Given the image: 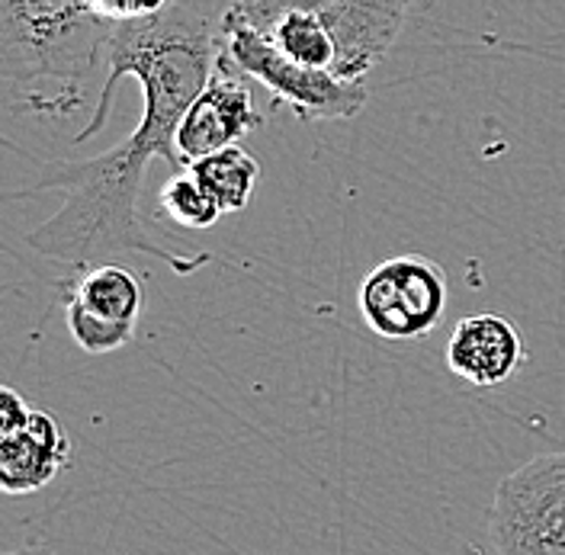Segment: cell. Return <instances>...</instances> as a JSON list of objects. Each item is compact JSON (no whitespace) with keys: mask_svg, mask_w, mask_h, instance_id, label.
Returning <instances> with one entry per match:
<instances>
[{"mask_svg":"<svg viewBox=\"0 0 565 555\" xmlns=\"http://www.w3.org/2000/svg\"><path fill=\"white\" fill-rule=\"evenodd\" d=\"M71 452L62 420L49 412H33L20 430L0 437V488L7 494H33L52 485L71 466Z\"/></svg>","mask_w":565,"mask_h":555,"instance_id":"9","label":"cell"},{"mask_svg":"<svg viewBox=\"0 0 565 555\" xmlns=\"http://www.w3.org/2000/svg\"><path fill=\"white\" fill-rule=\"evenodd\" d=\"M521 363H524L521 328L504 314H469L459 321L447 341L450 373L479 388L508 382L521 370Z\"/></svg>","mask_w":565,"mask_h":555,"instance_id":"8","label":"cell"},{"mask_svg":"<svg viewBox=\"0 0 565 555\" xmlns=\"http://www.w3.org/2000/svg\"><path fill=\"white\" fill-rule=\"evenodd\" d=\"M316 13L328 30L338 65L334 74L344 81H366L386 52L402 35L412 0H286Z\"/></svg>","mask_w":565,"mask_h":555,"instance_id":"7","label":"cell"},{"mask_svg":"<svg viewBox=\"0 0 565 555\" xmlns=\"http://www.w3.org/2000/svg\"><path fill=\"white\" fill-rule=\"evenodd\" d=\"M7 555H58V553L42 549V546H26V549H13V553H7Z\"/></svg>","mask_w":565,"mask_h":555,"instance_id":"16","label":"cell"},{"mask_svg":"<svg viewBox=\"0 0 565 555\" xmlns=\"http://www.w3.org/2000/svg\"><path fill=\"white\" fill-rule=\"evenodd\" d=\"M232 3H238V0H232Z\"/></svg>","mask_w":565,"mask_h":555,"instance_id":"17","label":"cell"},{"mask_svg":"<svg viewBox=\"0 0 565 555\" xmlns=\"http://www.w3.org/2000/svg\"><path fill=\"white\" fill-rule=\"evenodd\" d=\"M222 49L250 81L267 87L299 119H353L366 106V81H344L331 71H312L289 62L270 39L238 20L228 7L222 23Z\"/></svg>","mask_w":565,"mask_h":555,"instance_id":"4","label":"cell"},{"mask_svg":"<svg viewBox=\"0 0 565 555\" xmlns=\"http://www.w3.org/2000/svg\"><path fill=\"white\" fill-rule=\"evenodd\" d=\"M116 23L87 0H0V74L10 90L52 84L49 113L65 116L84 104V81L104 62Z\"/></svg>","mask_w":565,"mask_h":555,"instance_id":"2","label":"cell"},{"mask_svg":"<svg viewBox=\"0 0 565 555\" xmlns=\"http://www.w3.org/2000/svg\"><path fill=\"white\" fill-rule=\"evenodd\" d=\"M104 20L109 23H132V20H148L168 10L171 0H87Z\"/></svg>","mask_w":565,"mask_h":555,"instance_id":"14","label":"cell"},{"mask_svg":"<svg viewBox=\"0 0 565 555\" xmlns=\"http://www.w3.org/2000/svg\"><path fill=\"white\" fill-rule=\"evenodd\" d=\"M190 174L206 186V193L218 203L222 212H242L257 190L260 164L242 145H232L225 151H215L210 158L190 164Z\"/></svg>","mask_w":565,"mask_h":555,"instance_id":"11","label":"cell"},{"mask_svg":"<svg viewBox=\"0 0 565 555\" xmlns=\"http://www.w3.org/2000/svg\"><path fill=\"white\" fill-rule=\"evenodd\" d=\"M247 81L250 77L222 49L210 84L186 109V116L177 129V151L186 161V168L210 158L215 151L238 145L264 122L254 106V94H250Z\"/></svg>","mask_w":565,"mask_h":555,"instance_id":"6","label":"cell"},{"mask_svg":"<svg viewBox=\"0 0 565 555\" xmlns=\"http://www.w3.org/2000/svg\"><path fill=\"white\" fill-rule=\"evenodd\" d=\"M486 523L498 555H565V450L540 452L504 476Z\"/></svg>","mask_w":565,"mask_h":555,"instance_id":"3","label":"cell"},{"mask_svg":"<svg viewBox=\"0 0 565 555\" xmlns=\"http://www.w3.org/2000/svg\"><path fill=\"white\" fill-rule=\"evenodd\" d=\"M65 324H68L71 341L77 344V350L84 353H113L122 350L126 344H132L136 328H122V324H109L104 318L90 314L87 309H81L77 302H65Z\"/></svg>","mask_w":565,"mask_h":555,"instance_id":"13","label":"cell"},{"mask_svg":"<svg viewBox=\"0 0 565 555\" xmlns=\"http://www.w3.org/2000/svg\"><path fill=\"white\" fill-rule=\"evenodd\" d=\"M158 206L171 222L183 225V228H212L225 215L206 193V186L190 174V168L168 177V183L158 193Z\"/></svg>","mask_w":565,"mask_h":555,"instance_id":"12","label":"cell"},{"mask_svg":"<svg viewBox=\"0 0 565 555\" xmlns=\"http://www.w3.org/2000/svg\"><path fill=\"white\" fill-rule=\"evenodd\" d=\"M30 417H33V408L26 405V398L17 388L3 385L0 388V437L20 430Z\"/></svg>","mask_w":565,"mask_h":555,"instance_id":"15","label":"cell"},{"mask_svg":"<svg viewBox=\"0 0 565 555\" xmlns=\"http://www.w3.org/2000/svg\"><path fill=\"white\" fill-rule=\"evenodd\" d=\"M68 299L109 324L136 328L141 306H145V289H141L136 270H129L122 264H97L77 277Z\"/></svg>","mask_w":565,"mask_h":555,"instance_id":"10","label":"cell"},{"mask_svg":"<svg viewBox=\"0 0 565 555\" xmlns=\"http://www.w3.org/2000/svg\"><path fill=\"white\" fill-rule=\"evenodd\" d=\"M450 286L437 260L424 254H398L376 264L356 289V312L363 324L395 344L434 334L447 314Z\"/></svg>","mask_w":565,"mask_h":555,"instance_id":"5","label":"cell"},{"mask_svg":"<svg viewBox=\"0 0 565 555\" xmlns=\"http://www.w3.org/2000/svg\"><path fill=\"white\" fill-rule=\"evenodd\" d=\"M228 7L232 0H171L158 17L116 23L100 97L74 141L84 145L104 129L116 87L126 77L139 81L141 87L139 126L129 139L87 161H58L42 168V174L17 193H65L62 209L26 235L35 254L77 267L81 274L97 264H116V257L126 254L158 257L177 277H190L210 264L206 250L186 254L158 242L141 218L139 200L154 158H161L174 174L186 171V161L177 151V129L218 65Z\"/></svg>","mask_w":565,"mask_h":555,"instance_id":"1","label":"cell"}]
</instances>
